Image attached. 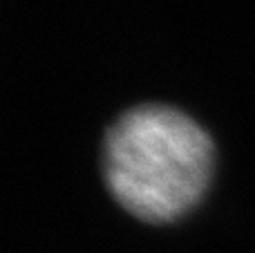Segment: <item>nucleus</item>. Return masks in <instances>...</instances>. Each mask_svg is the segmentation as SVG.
Segmentation results:
<instances>
[{
  "label": "nucleus",
  "instance_id": "f257e3e1",
  "mask_svg": "<svg viewBox=\"0 0 255 253\" xmlns=\"http://www.w3.org/2000/svg\"><path fill=\"white\" fill-rule=\"evenodd\" d=\"M101 157L108 191L126 211L145 222H168L204 193L213 146L188 115L141 103L112 121Z\"/></svg>",
  "mask_w": 255,
  "mask_h": 253
}]
</instances>
